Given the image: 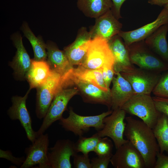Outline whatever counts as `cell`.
<instances>
[{"label": "cell", "mask_w": 168, "mask_h": 168, "mask_svg": "<svg viewBox=\"0 0 168 168\" xmlns=\"http://www.w3.org/2000/svg\"><path fill=\"white\" fill-rule=\"evenodd\" d=\"M125 119L124 135L142 155L146 168H154L160 148L152 129L142 120L132 117Z\"/></svg>", "instance_id": "cell-1"}, {"label": "cell", "mask_w": 168, "mask_h": 168, "mask_svg": "<svg viewBox=\"0 0 168 168\" xmlns=\"http://www.w3.org/2000/svg\"><path fill=\"white\" fill-rule=\"evenodd\" d=\"M121 108L140 118L152 129L161 114L156 109L150 95L146 94L135 93Z\"/></svg>", "instance_id": "cell-2"}, {"label": "cell", "mask_w": 168, "mask_h": 168, "mask_svg": "<svg viewBox=\"0 0 168 168\" xmlns=\"http://www.w3.org/2000/svg\"><path fill=\"white\" fill-rule=\"evenodd\" d=\"M128 48L131 62L139 68L160 73L168 70V63L152 51L144 40L134 43Z\"/></svg>", "instance_id": "cell-3"}, {"label": "cell", "mask_w": 168, "mask_h": 168, "mask_svg": "<svg viewBox=\"0 0 168 168\" xmlns=\"http://www.w3.org/2000/svg\"><path fill=\"white\" fill-rule=\"evenodd\" d=\"M112 112V110H109L97 115L84 116L76 114L70 108L68 116L65 118L62 117L59 120V124L65 130L80 137L88 132L91 128H94L97 131L102 129L104 126V118Z\"/></svg>", "instance_id": "cell-4"}, {"label": "cell", "mask_w": 168, "mask_h": 168, "mask_svg": "<svg viewBox=\"0 0 168 168\" xmlns=\"http://www.w3.org/2000/svg\"><path fill=\"white\" fill-rule=\"evenodd\" d=\"M114 58L108 42L100 37L92 39L81 65L91 69L113 67Z\"/></svg>", "instance_id": "cell-5"}, {"label": "cell", "mask_w": 168, "mask_h": 168, "mask_svg": "<svg viewBox=\"0 0 168 168\" xmlns=\"http://www.w3.org/2000/svg\"><path fill=\"white\" fill-rule=\"evenodd\" d=\"M66 86L60 75L51 70L46 81L36 88L35 113L38 119L44 118L54 96Z\"/></svg>", "instance_id": "cell-6"}, {"label": "cell", "mask_w": 168, "mask_h": 168, "mask_svg": "<svg viewBox=\"0 0 168 168\" xmlns=\"http://www.w3.org/2000/svg\"><path fill=\"white\" fill-rule=\"evenodd\" d=\"M79 90L75 88L60 89L54 96L42 123L36 132L37 137L44 133L55 121L60 120L66 110L68 104L71 99L77 94Z\"/></svg>", "instance_id": "cell-7"}, {"label": "cell", "mask_w": 168, "mask_h": 168, "mask_svg": "<svg viewBox=\"0 0 168 168\" xmlns=\"http://www.w3.org/2000/svg\"><path fill=\"white\" fill-rule=\"evenodd\" d=\"M126 113L121 108L113 110L110 114L104 118L103 128L96 133L100 138H110L113 142L116 149L129 141L124 138L126 124L124 121Z\"/></svg>", "instance_id": "cell-8"}, {"label": "cell", "mask_w": 168, "mask_h": 168, "mask_svg": "<svg viewBox=\"0 0 168 168\" xmlns=\"http://www.w3.org/2000/svg\"><path fill=\"white\" fill-rule=\"evenodd\" d=\"M130 83L135 94L150 95L161 75L160 72L140 68L120 73Z\"/></svg>", "instance_id": "cell-9"}, {"label": "cell", "mask_w": 168, "mask_h": 168, "mask_svg": "<svg viewBox=\"0 0 168 168\" xmlns=\"http://www.w3.org/2000/svg\"><path fill=\"white\" fill-rule=\"evenodd\" d=\"M49 144L48 134L38 136L32 145L26 149V159L20 167L29 168L38 165L40 168H51L48 156Z\"/></svg>", "instance_id": "cell-10"}, {"label": "cell", "mask_w": 168, "mask_h": 168, "mask_svg": "<svg viewBox=\"0 0 168 168\" xmlns=\"http://www.w3.org/2000/svg\"><path fill=\"white\" fill-rule=\"evenodd\" d=\"M31 89L23 96H15L11 98L12 105L7 111V114L12 120H18L24 128L28 139L33 143L36 138V132L32 127V120L26 106V100Z\"/></svg>", "instance_id": "cell-11"}, {"label": "cell", "mask_w": 168, "mask_h": 168, "mask_svg": "<svg viewBox=\"0 0 168 168\" xmlns=\"http://www.w3.org/2000/svg\"><path fill=\"white\" fill-rule=\"evenodd\" d=\"M110 162L115 168H146L142 156L129 141L116 149Z\"/></svg>", "instance_id": "cell-12"}, {"label": "cell", "mask_w": 168, "mask_h": 168, "mask_svg": "<svg viewBox=\"0 0 168 168\" xmlns=\"http://www.w3.org/2000/svg\"><path fill=\"white\" fill-rule=\"evenodd\" d=\"M48 158L51 168H71L70 157L77 153L75 143L68 139H59L49 149Z\"/></svg>", "instance_id": "cell-13"}, {"label": "cell", "mask_w": 168, "mask_h": 168, "mask_svg": "<svg viewBox=\"0 0 168 168\" xmlns=\"http://www.w3.org/2000/svg\"><path fill=\"white\" fill-rule=\"evenodd\" d=\"M168 24V10L164 7L156 19L152 22L131 31L121 30L118 34L127 46L142 40L152 34L161 26Z\"/></svg>", "instance_id": "cell-14"}, {"label": "cell", "mask_w": 168, "mask_h": 168, "mask_svg": "<svg viewBox=\"0 0 168 168\" xmlns=\"http://www.w3.org/2000/svg\"><path fill=\"white\" fill-rule=\"evenodd\" d=\"M95 19V24L89 31L92 39L100 37L108 42L121 30L122 24L111 9Z\"/></svg>", "instance_id": "cell-15"}, {"label": "cell", "mask_w": 168, "mask_h": 168, "mask_svg": "<svg viewBox=\"0 0 168 168\" xmlns=\"http://www.w3.org/2000/svg\"><path fill=\"white\" fill-rule=\"evenodd\" d=\"M14 45L16 50L12 61L9 65L12 69L15 77L17 80H26L27 73L31 65L32 59L25 49L23 44L21 35L18 32L11 36Z\"/></svg>", "instance_id": "cell-16"}, {"label": "cell", "mask_w": 168, "mask_h": 168, "mask_svg": "<svg viewBox=\"0 0 168 168\" xmlns=\"http://www.w3.org/2000/svg\"><path fill=\"white\" fill-rule=\"evenodd\" d=\"M91 40L89 31L83 26L79 29L74 42L64 48L63 50L72 66L81 65Z\"/></svg>", "instance_id": "cell-17"}, {"label": "cell", "mask_w": 168, "mask_h": 168, "mask_svg": "<svg viewBox=\"0 0 168 168\" xmlns=\"http://www.w3.org/2000/svg\"><path fill=\"white\" fill-rule=\"evenodd\" d=\"M46 61L51 70L60 75L67 83L68 77L74 68L70 64L64 50H60L55 44L51 41L46 44Z\"/></svg>", "instance_id": "cell-18"}, {"label": "cell", "mask_w": 168, "mask_h": 168, "mask_svg": "<svg viewBox=\"0 0 168 168\" xmlns=\"http://www.w3.org/2000/svg\"><path fill=\"white\" fill-rule=\"evenodd\" d=\"M108 42L114 58L115 73L127 72L135 68L130 61L128 46L120 36L117 35Z\"/></svg>", "instance_id": "cell-19"}, {"label": "cell", "mask_w": 168, "mask_h": 168, "mask_svg": "<svg viewBox=\"0 0 168 168\" xmlns=\"http://www.w3.org/2000/svg\"><path fill=\"white\" fill-rule=\"evenodd\" d=\"M112 81V86L110 89L111 97V110L121 108L135 94L128 82L120 72L115 73Z\"/></svg>", "instance_id": "cell-20"}, {"label": "cell", "mask_w": 168, "mask_h": 168, "mask_svg": "<svg viewBox=\"0 0 168 168\" xmlns=\"http://www.w3.org/2000/svg\"><path fill=\"white\" fill-rule=\"evenodd\" d=\"M70 83L75 85L82 91L86 102L105 105L109 109L111 108L110 91H105L93 84L76 79L71 80Z\"/></svg>", "instance_id": "cell-21"}, {"label": "cell", "mask_w": 168, "mask_h": 168, "mask_svg": "<svg viewBox=\"0 0 168 168\" xmlns=\"http://www.w3.org/2000/svg\"><path fill=\"white\" fill-rule=\"evenodd\" d=\"M168 24L164 25L146 39V45L162 60L168 63V44L166 36Z\"/></svg>", "instance_id": "cell-22"}, {"label": "cell", "mask_w": 168, "mask_h": 168, "mask_svg": "<svg viewBox=\"0 0 168 168\" xmlns=\"http://www.w3.org/2000/svg\"><path fill=\"white\" fill-rule=\"evenodd\" d=\"M73 79L93 84L105 91H110L105 83L100 70L89 69L81 65L78 66L74 67L69 75L68 83Z\"/></svg>", "instance_id": "cell-23"}, {"label": "cell", "mask_w": 168, "mask_h": 168, "mask_svg": "<svg viewBox=\"0 0 168 168\" xmlns=\"http://www.w3.org/2000/svg\"><path fill=\"white\" fill-rule=\"evenodd\" d=\"M51 71L46 60L36 61L32 59L31 66L26 77L29 84V89L36 88L43 84Z\"/></svg>", "instance_id": "cell-24"}, {"label": "cell", "mask_w": 168, "mask_h": 168, "mask_svg": "<svg viewBox=\"0 0 168 168\" xmlns=\"http://www.w3.org/2000/svg\"><path fill=\"white\" fill-rule=\"evenodd\" d=\"M78 9L86 17L96 18L111 8V0H77Z\"/></svg>", "instance_id": "cell-25"}, {"label": "cell", "mask_w": 168, "mask_h": 168, "mask_svg": "<svg viewBox=\"0 0 168 168\" xmlns=\"http://www.w3.org/2000/svg\"><path fill=\"white\" fill-rule=\"evenodd\" d=\"M21 29L24 36L29 40L32 46L34 54L33 59L36 61L46 60V44L41 37H36L26 22L23 23Z\"/></svg>", "instance_id": "cell-26"}, {"label": "cell", "mask_w": 168, "mask_h": 168, "mask_svg": "<svg viewBox=\"0 0 168 168\" xmlns=\"http://www.w3.org/2000/svg\"><path fill=\"white\" fill-rule=\"evenodd\" d=\"M154 135L160 148V152L168 154V118L161 114L153 128Z\"/></svg>", "instance_id": "cell-27"}, {"label": "cell", "mask_w": 168, "mask_h": 168, "mask_svg": "<svg viewBox=\"0 0 168 168\" xmlns=\"http://www.w3.org/2000/svg\"><path fill=\"white\" fill-rule=\"evenodd\" d=\"M77 142L75 143V149L77 153L82 152L83 154L88 155L91 152H95L96 146L100 139L96 133L90 137H79Z\"/></svg>", "instance_id": "cell-28"}, {"label": "cell", "mask_w": 168, "mask_h": 168, "mask_svg": "<svg viewBox=\"0 0 168 168\" xmlns=\"http://www.w3.org/2000/svg\"><path fill=\"white\" fill-rule=\"evenodd\" d=\"M113 145L107 137L101 138L99 141L94 152L98 156H112Z\"/></svg>", "instance_id": "cell-29"}, {"label": "cell", "mask_w": 168, "mask_h": 168, "mask_svg": "<svg viewBox=\"0 0 168 168\" xmlns=\"http://www.w3.org/2000/svg\"><path fill=\"white\" fill-rule=\"evenodd\" d=\"M152 92L155 96L168 99V72L161 75Z\"/></svg>", "instance_id": "cell-30"}, {"label": "cell", "mask_w": 168, "mask_h": 168, "mask_svg": "<svg viewBox=\"0 0 168 168\" xmlns=\"http://www.w3.org/2000/svg\"><path fill=\"white\" fill-rule=\"evenodd\" d=\"M73 157L74 167L75 168H91L88 155L75 154Z\"/></svg>", "instance_id": "cell-31"}, {"label": "cell", "mask_w": 168, "mask_h": 168, "mask_svg": "<svg viewBox=\"0 0 168 168\" xmlns=\"http://www.w3.org/2000/svg\"><path fill=\"white\" fill-rule=\"evenodd\" d=\"M112 156H98L91 160V168H107L110 162Z\"/></svg>", "instance_id": "cell-32"}, {"label": "cell", "mask_w": 168, "mask_h": 168, "mask_svg": "<svg viewBox=\"0 0 168 168\" xmlns=\"http://www.w3.org/2000/svg\"><path fill=\"white\" fill-rule=\"evenodd\" d=\"M152 97L157 110L168 118V99L156 96Z\"/></svg>", "instance_id": "cell-33"}, {"label": "cell", "mask_w": 168, "mask_h": 168, "mask_svg": "<svg viewBox=\"0 0 168 168\" xmlns=\"http://www.w3.org/2000/svg\"><path fill=\"white\" fill-rule=\"evenodd\" d=\"M0 157L6 159L14 164L20 166L26 159L24 156L16 157L13 156L12 152L9 150L4 151L1 149L0 150Z\"/></svg>", "instance_id": "cell-34"}, {"label": "cell", "mask_w": 168, "mask_h": 168, "mask_svg": "<svg viewBox=\"0 0 168 168\" xmlns=\"http://www.w3.org/2000/svg\"><path fill=\"white\" fill-rule=\"evenodd\" d=\"M100 70L101 71L103 78L106 87L110 89V84L115 75L114 67H104Z\"/></svg>", "instance_id": "cell-35"}, {"label": "cell", "mask_w": 168, "mask_h": 168, "mask_svg": "<svg viewBox=\"0 0 168 168\" xmlns=\"http://www.w3.org/2000/svg\"><path fill=\"white\" fill-rule=\"evenodd\" d=\"M154 168H168V156L160 152H158Z\"/></svg>", "instance_id": "cell-36"}, {"label": "cell", "mask_w": 168, "mask_h": 168, "mask_svg": "<svg viewBox=\"0 0 168 168\" xmlns=\"http://www.w3.org/2000/svg\"><path fill=\"white\" fill-rule=\"evenodd\" d=\"M112 2V7L111 9L113 15L118 20L121 18L120 9L121 6L126 0H111Z\"/></svg>", "instance_id": "cell-37"}, {"label": "cell", "mask_w": 168, "mask_h": 168, "mask_svg": "<svg viewBox=\"0 0 168 168\" xmlns=\"http://www.w3.org/2000/svg\"><path fill=\"white\" fill-rule=\"evenodd\" d=\"M155 5H157L160 6H164L165 4L168 3V0H155Z\"/></svg>", "instance_id": "cell-38"}, {"label": "cell", "mask_w": 168, "mask_h": 168, "mask_svg": "<svg viewBox=\"0 0 168 168\" xmlns=\"http://www.w3.org/2000/svg\"><path fill=\"white\" fill-rule=\"evenodd\" d=\"M148 2L149 3L152 5H155L156 4L155 0H148Z\"/></svg>", "instance_id": "cell-39"}, {"label": "cell", "mask_w": 168, "mask_h": 168, "mask_svg": "<svg viewBox=\"0 0 168 168\" xmlns=\"http://www.w3.org/2000/svg\"><path fill=\"white\" fill-rule=\"evenodd\" d=\"M163 7L168 10V3L164 5Z\"/></svg>", "instance_id": "cell-40"}]
</instances>
